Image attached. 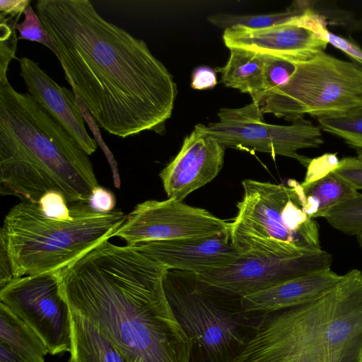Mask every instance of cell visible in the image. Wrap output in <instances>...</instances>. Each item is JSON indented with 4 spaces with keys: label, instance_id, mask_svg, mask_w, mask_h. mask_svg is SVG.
<instances>
[{
    "label": "cell",
    "instance_id": "cell-1",
    "mask_svg": "<svg viewBox=\"0 0 362 362\" xmlns=\"http://www.w3.org/2000/svg\"><path fill=\"white\" fill-rule=\"evenodd\" d=\"M35 8L66 80L99 127L122 138L162 134L177 86L143 40L106 21L88 0H38Z\"/></svg>",
    "mask_w": 362,
    "mask_h": 362
},
{
    "label": "cell",
    "instance_id": "cell-2",
    "mask_svg": "<svg viewBox=\"0 0 362 362\" xmlns=\"http://www.w3.org/2000/svg\"><path fill=\"white\" fill-rule=\"evenodd\" d=\"M167 269L106 240L59 271L70 309L129 362H190L191 347L166 298Z\"/></svg>",
    "mask_w": 362,
    "mask_h": 362
},
{
    "label": "cell",
    "instance_id": "cell-3",
    "mask_svg": "<svg viewBox=\"0 0 362 362\" xmlns=\"http://www.w3.org/2000/svg\"><path fill=\"white\" fill-rule=\"evenodd\" d=\"M89 156L28 93L0 77L1 195L37 204L48 192L88 203L99 186Z\"/></svg>",
    "mask_w": 362,
    "mask_h": 362
},
{
    "label": "cell",
    "instance_id": "cell-4",
    "mask_svg": "<svg viewBox=\"0 0 362 362\" xmlns=\"http://www.w3.org/2000/svg\"><path fill=\"white\" fill-rule=\"evenodd\" d=\"M233 362H362V272L310 301L265 313Z\"/></svg>",
    "mask_w": 362,
    "mask_h": 362
},
{
    "label": "cell",
    "instance_id": "cell-5",
    "mask_svg": "<svg viewBox=\"0 0 362 362\" xmlns=\"http://www.w3.org/2000/svg\"><path fill=\"white\" fill-rule=\"evenodd\" d=\"M64 218L46 216L38 204L21 202L6 215L0 247L13 279L60 271L102 242L114 237L127 215L119 209L94 210L88 203L69 204Z\"/></svg>",
    "mask_w": 362,
    "mask_h": 362
},
{
    "label": "cell",
    "instance_id": "cell-6",
    "mask_svg": "<svg viewBox=\"0 0 362 362\" xmlns=\"http://www.w3.org/2000/svg\"><path fill=\"white\" fill-rule=\"evenodd\" d=\"M163 288L189 340L190 362H233L264 315L246 310L243 296L192 272L167 269Z\"/></svg>",
    "mask_w": 362,
    "mask_h": 362
},
{
    "label": "cell",
    "instance_id": "cell-7",
    "mask_svg": "<svg viewBox=\"0 0 362 362\" xmlns=\"http://www.w3.org/2000/svg\"><path fill=\"white\" fill-rule=\"evenodd\" d=\"M298 184L243 181L230 227V243L240 256L282 259L322 249L319 226L304 209Z\"/></svg>",
    "mask_w": 362,
    "mask_h": 362
},
{
    "label": "cell",
    "instance_id": "cell-8",
    "mask_svg": "<svg viewBox=\"0 0 362 362\" xmlns=\"http://www.w3.org/2000/svg\"><path fill=\"white\" fill-rule=\"evenodd\" d=\"M252 98L263 114L295 122L346 113L362 106V68L321 51L295 62V69L281 86Z\"/></svg>",
    "mask_w": 362,
    "mask_h": 362
},
{
    "label": "cell",
    "instance_id": "cell-9",
    "mask_svg": "<svg viewBox=\"0 0 362 362\" xmlns=\"http://www.w3.org/2000/svg\"><path fill=\"white\" fill-rule=\"evenodd\" d=\"M218 121L203 124L204 132L225 148L250 153H269L274 160L276 156L296 159L308 167L311 158L300 155L303 148H319L323 143L320 127L300 119L291 125L267 123L264 114L256 103L238 108H221Z\"/></svg>",
    "mask_w": 362,
    "mask_h": 362
},
{
    "label": "cell",
    "instance_id": "cell-10",
    "mask_svg": "<svg viewBox=\"0 0 362 362\" xmlns=\"http://www.w3.org/2000/svg\"><path fill=\"white\" fill-rule=\"evenodd\" d=\"M0 301L39 335L50 354L70 352L71 313L59 271L13 279L0 288Z\"/></svg>",
    "mask_w": 362,
    "mask_h": 362
},
{
    "label": "cell",
    "instance_id": "cell-11",
    "mask_svg": "<svg viewBox=\"0 0 362 362\" xmlns=\"http://www.w3.org/2000/svg\"><path fill=\"white\" fill-rule=\"evenodd\" d=\"M230 222L182 201L146 200L127 215L114 234L127 245L140 242L170 240L209 235L230 230Z\"/></svg>",
    "mask_w": 362,
    "mask_h": 362
},
{
    "label": "cell",
    "instance_id": "cell-12",
    "mask_svg": "<svg viewBox=\"0 0 362 362\" xmlns=\"http://www.w3.org/2000/svg\"><path fill=\"white\" fill-rule=\"evenodd\" d=\"M332 262V255L322 249L282 259L240 256L230 266L200 276L245 296L313 271L330 268Z\"/></svg>",
    "mask_w": 362,
    "mask_h": 362
},
{
    "label": "cell",
    "instance_id": "cell-13",
    "mask_svg": "<svg viewBox=\"0 0 362 362\" xmlns=\"http://www.w3.org/2000/svg\"><path fill=\"white\" fill-rule=\"evenodd\" d=\"M225 149L204 132L203 124H196L176 156L159 173L168 198L182 201L211 182L223 166Z\"/></svg>",
    "mask_w": 362,
    "mask_h": 362
},
{
    "label": "cell",
    "instance_id": "cell-14",
    "mask_svg": "<svg viewBox=\"0 0 362 362\" xmlns=\"http://www.w3.org/2000/svg\"><path fill=\"white\" fill-rule=\"evenodd\" d=\"M131 246L167 269L199 276L228 267L240 257L230 243V230L195 238L140 242Z\"/></svg>",
    "mask_w": 362,
    "mask_h": 362
},
{
    "label": "cell",
    "instance_id": "cell-15",
    "mask_svg": "<svg viewBox=\"0 0 362 362\" xmlns=\"http://www.w3.org/2000/svg\"><path fill=\"white\" fill-rule=\"evenodd\" d=\"M223 40L228 49L242 48L291 62L308 60L328 45L325 37L291 21L259 29L227 28Z\"/></svg>",
    "mask_w": 362,
    "mask_h": 362
},
{
    "label": "cell",
    "instance_id": "cell-16",
    "mask_svg": "<svg viewBox=\"0 0 362 362\" xmlns=\"http://www.w3.org/2000/svg\"><path fill=\"white\" fill-rule=\"evenodd\" d=\"M19 63L20 75L28 93L66 129L88 156L93 154L98 144L86 131L74 92L60 86L33 59L21 57Z\"/></svg>",
    "mask_w": 362,
    "mask_h": 362
},
{
    "label": "cell",
    "instance_id": "cell-17",
    "mask_svg": "<svg viewBox=\"0 0 362 362\" xmlns=\"http://www.w3.org/2000/svg\"><path fill=\"white\" fill-rule=\"evenodd\" d=\"M342 276L330 268L313 271L243 296L242 303L246 310L263 313L290 308L326 292Z\"/></svg>",
    "mask_w": 362,
    "mask_h": 362
},
{
    "label": "cell",
    "instance_id": "cell-18",
    "mask_svg": "<svg viewBox=\"0 0 362 362\" xmlns=\"http://www.w3.org/2000/svg\"><path fill=\"white\" fill-rule=\"evenodd\" d=\"M326 168L307 171L298 188L306 214L319 218L325 211L351 195L356 189Z\"/></svg>",
    "mask_w": 362,
    "mask_h": 362
},
{
    "label": "cell",
    "instance_id": "cell-19",
    "mask_svg": "<svg viewBox=\"0 0 362 362\" xmlns=\"http://www.w3.org/2000/svg\"><path fill=\"white\" fill-rule=\"evenodd\" d=\"M70 313L69 362H129L92 323L71 309Z\"/></svg>",
    "mask_w": 362,
    "mask_h": 362
},
{
    "label": "cell",
    "instance_id": "cell-20",
    "mask_svg": "<svg viewBox=\"0 0 362 362\" xmlns=\"http://www.w3.org/2000/svg\"><path fill=\"white\" fill-rule=\"evenodd\" d=\"M229 49L225 66L216 69L221 74V82L251 98L260 93L264 88L267 55L242 48Z\"/></svg>",
    "mask_w": 362,
    "mask_h": 362
},
{
    "label": "cell",
    "instance_id": "cell-21",
    "mask_svg": "<svg viewBox=\"0 0 362 362\" xmlns=\"http://www.w3.org/2000/svg\"><path fill=\"white\" fill-rule=\"evenodd\" d=\"M0 343L28 362H45L49 353L39 335L1 303Z\"/></svg>",
    "mask_w": 362,
    "mask_h": 362
},
{
    "label": "cell",
    "instance_id": "cell-22",
    "mask_svg": "<svg viewBox=\"0 0 362 362\" xmlns=\"http://www.w3.org/2000/svg\"><path fill=\"white\" fill-rule=\"evenodd\" d=\"M312 1H296L286 11L279 13L260 15H236L218 13L209 16L207 21L212 25L224 30L235 26H241L251 29L268 28L287 23L293 18L303 14Z\"/></svg>",
    "mask_w": 362,
    "mask_h": 362
},
{
    "label": "cell",
    "instance_id": "cell-23",
    "mask_svg": "<svg viewBox=\"0 0 362 362\" xmlns=\"http://www.w3.org/2000/svg\"><path fill=\"white\" fill-rule=\"evenodd\" d=\"M335 229L351 235L362 233V194L358 190L322 213Z\"/></svg>",
    "mask_w": 362,
    "mask_h": 362
},
{
    "label": "cell",
    "instance_id": "cell-24",
    "mask_svg": "<svg viewBox=\"0 0 362 362\" xmlns=\"http://www.w3.org/2000/svg\"><path fill=\"white\" fill-rule=\"evenodd\" d=\"M317 119L321 129L341 138L358 155H362V106L344 114Z\"/></svg>",
    "mask_w": 362,
    "mask_h": 362
},
{
    "label": "cell",
    "instance_id": "cell-25",
    "mask_svg": "<svg viewBox=\"0 0 362 362\" xmlns=\"http://www.w3.org/2000/svg\"><path fill=\"white\" fill-rule=\"evenodd\" d=\"M25 18L16 24V30L19 33L18 40H26L39 42L49 48L60 59L59 52L45 28L37 13L29 4L23 12Z\"/></svg>",
    "mask_w": 362,
    "mask_h": 362
},
{
    "label": "cell",
    "instance_id": "cell-26",
    "mask_svg": "<svg viewBox=\"0 0 362 362\" xmlns=\"http://www.w3.org/2000/svg\"><path fill=\"white\" fill-rule=\"evenodd\" d=\"M0 19V77H1L7 76L8 64L16 57L18 37L15 33L16 21L1 16Z\"/></svg>",
    "mask_w": 362,
    "mask_h": 362
},
{
    "label": "cell",
    "instance_id": "cell-27",
    "mask_svg": "<svg viewBox=\"0 0 362 362\" xmlns=\"http://www.w3.org/2000/svg\"><path fill=\"white\" fill-rule=\"evenodd\" d=\"M75 95V100L76 105H78L82 116L84 119V121L87 123L88 126L90 129L91 132H93L95 140L96 143L100 146L102 150L103 151L104 153L105 154L107 161L109 162V164L110 165L112 175H113V180H114V184L116 187H120V178L119 175L118 168H117V164L116 160H115L113 154L111 153L107 145L105 144L102 136L101 134L99 131L98 126L92 117L91 115L90 114L89 111L88 110L87 107H86L85 104L83 103L82 100L79 97V95L76 93L74 92Z\"/></svg>",
    "mask_w": 362,
    "mask_h": 362
},
{
    "label": "cell",
    "instance_id": "cell-28",
    "mask_svg": "<svg viewBox=\"0 0 362 362\" xmlns=\"http://www.w3.org/2000/svg\"><path fill=\"white\" fill-rule=\"evenodd\" d=\"M333 172L355 189H362V155L343 158Z\"/></svg>",
    "mask_w": 362,
    "mask_h": 362
},
{
    "label": "cell",
    "instance_id": "cell-29",
    "mask_svg": "<svg viewBox=\"0 0 362 362\" xmlns=\"http://www.w3.org/2000/svg\"><path fill=\"white\" fill-rule=\"evenodd\" d=\"M37 204L42 211L49 217L64 218L71 214L69 203L63 195L57 192L45 194Z\"/></svg>",
    "mask_w": 362,
    "mask_h": 362
},
{
    "label": "cell",
    "instance_id": "cell-30",
    "mask_svg": "<svg viewBox=\"0 0 362 362\" xmlns=\"http://www.w3.org/2000/svg\"><path fill=\"white\" fill-rule=\"evenodd\" d=\"M327 38L328 44L346 54L354 62L362 68V49L358 45L351 40L338 36L330 31H328Z\"/></svg>",
    "mask_w": 362,
    "mask_h": 362
},
{
    "label": "cell",
    "instance_id": "cell-31",
    "mask_svg": "<svg viewBox=\"0 0 362 362\" xmlns=\"http://www.w3.org/2000/svg\"><path fill=\"white\" fill-rule=\"evenodd\" d=\"M88 204L95 211L109 212L115 209L116 199L112 192L99 185L92 192Z\"/></svg>",
    "mask_w": 362,
    "mask_h": 362
},
{
    "label": "cell",
    "instance_id": "cell-32",
    "mask_svg": "<svg viewBox=\"0 0 362 362\" xmlns=\"http://www.w3.org/2000/svg\"><path fill=\"white\" fill-rule=\"evenodd\" d=\"M217 84L215 71L209 66L195 69L192 76L191 86L195 90H205L214 88Z\"/></svg>",
    "mask_w": 362,
    "mask_h": 362
},
{
    "label": "cell",
    "instance_id": "cell-33",
    "mask_svg": "<svg viewBox=\"0 0 362 362\" xmlns=\"http://www.w3.org/2000/svg\"><path fill=\"white\" fill-rule=\"evenodd\" d=\"M30 3V0H1L0 16L9 15L11 18L16 17L18 19Z\"/></svg>",
    "mask_w": 362,
    "mask_h": 362
},
{
    "label": "cell",
    "instance_id": "cell-34",
    "mask_svg": "<svg viewBox=\"0 0 362 362\" xmlns=\"http://www.w3.org/2000/svg\"><path fill=\"white\" fill-rule=\"evenodd\" d=\"M13 279V276L8 257L5 251L0 247V288Z\"/></svg>",
    "mask_w": 362,
    "mask_h": 362
},
{
    "label": "cell",
    "instance_id": "cell-35",
    "mask_svg": "<svg viewBox=\"0 0 362 362\" xmlns=\"http://www.w3.org/2000/svg\"><path fill=\"white\" fill-rule=\"evenodd\" d=\"M0 362H28L15 353L7 346L0 343Z\"/></svg>",
    "mask_w": 362,
    "mask_h": 362
},
{
    "label": "cell",
    "instance_id": "cell-36",
    "mask_svg": "<svg viewBox=\"0 0 362 362\" xmlns=\"http://www.w3.org/2000/svg\"><path fill=\"white\" fill-rule=\"evenodd\" d=\"M357 237H358V243H359L360 245L362 247V233L358 235H357Z\"/></svg>",
    "mask_w": 362,
    "mask_h": 362
}]
</instances>
